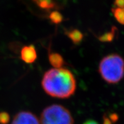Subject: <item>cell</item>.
<instances>
[{
    "label": "cell",
    "instance_id": "1",
    "mask_svg": "<svg viewBox=\"0 0 124 124\" xmlns=\"http://www.w3.org/2000/svg\"><path fill=\"white\" fill-rule=\"evenodd\" d=\"M42 86L49 96L65 99L74 94L76 81L69 70L64 68H52L44 74Z\"/></svg>",
    "mask_w": 124,
    "mask_h": 124
},
{
    "label": "cell",
    "instance_id": "2",
    "mask_svg": "<svg viewBox=\"0 0 124 124\" xmlns=\"http://www.w3.org/2000/svg\"><path fill=\"white\" fill-rule=\"evenodd\" d=\"M98 70L107 82L113 84L118 83L124 76V60L117 54L107 55L101 60Z\"/></svg>",
    "mask_w": 124,
    "mask_h": 124
},
{
    "label": "cell",
    "instance_id": "3",
    "mask_svg": "<svg viewBox=\"0 0 124 124\" xmlns=\"http://www.w3.org/2000/svg\"><path fill=\"white\" fill-rule=\"evenodd\" d=\"M41 124H74V119L68 109L60 105H52L43 110Z\"/></svg>",
    "mask_w": 124,
    "mask_h": 124
},
{
    "label": "cell",
    "instance_id": "4",
    "mask_svg": "<svg viewBox=\"0 0 124 124\" xmlns=\"http://www.w3.org/2000/svg\"><path fill=\"white\" fill-rule=\"evenodd\" d=\"M11 124H40V122L31 112L22 111L15 115Z\"/></svg>",
    "mask_w": 124,
    "mask_h": 124
},
{
    "label": "cell",
    "instance_id": "5",
    "mask_svg": "<svg viewBox=\"0 0 124 124\" xmlns=\"http://www.w3.org/2000/svg\"><path fill=\"white\" fill-rule=\"evenodd\" d=\"M20 57L25 63L28 64L35 62L37 58V53L34 46L30 44L23 46L21 50Z\"/></svg>",
    "mask_w": 124,
    "mask_h": 124
},
{
    "label": "cell",
    "instance_id": "6",
    "mask_svg": "<svg viewBox=\"0 0 124 124\" xmlns=\"http://www.w3.org/2000/svg\"><path fill=\"white\" fill-rule=\"evenodd\" d=\"M65 34L72 41V43L76 45L80 44L84 38L83 34L76 29L66 30L65 31Z\"/></svg>",
    "mask_w": 124,
    "mask_h": 124
},
{
    "label": "cell",
    "instance_id": "7",
    "mask_svg": "<svg viewBox=\"0 0 124 124\" xmlns=\"http://www.w3.org/2000/svg\"><path fill=\"white\" fill-rule=\"evenodd\" d=\"M49 61L55 68H59L64 65L65 61L61 55L57 53L51 52L49 54Z\"/></svg>",
    "mask_w": 124,
    "mask_h": 124
},
{
    "label": "cell",
    "instance_id": "8",
    "mask_svg": "<svg viewBox=\"0 0 124 124\" xmlns=\"http://www.w3.org/2000/svg\"><path fill=\"white\" fill-rule=\"evenodd\" d=\"M41 9L49 10L55 6V3L53 0H32Z\"/></svg>",
    "mask_w": 124,
    "mask_h": 124
},
{
    "label": "cell",
    "instance_id": "9",
    "mask_svg": "<svg viewBox=\"0 0 124 124\" xmlns=\"http://www.w3.org/2000/svg\"><path fill=\"white\" fill-rule=\"evenodd\" d=\"M116 29L115 27H113L110 31L103 34L100 36L98 37V39L103 42H112L115 37Z\"/></svg>",
    "mask_w": 124,
    "mask_h": 124
},
{
    "label": "cell",
    "instance_id": "10",
    "mask_svg": "<svg viewBox=\"0 0 124 124\" xmlns=\"http://www.w3.org/2000/svg\"><path fill=\"white\" fill-rule=\"evenodd\" d=\"M112 12L117 22L124 25V8L115 7L112 9Z\"/></svg>",
    "mask_w": 124,
    "mask_h": 124
},
{
    "label": "cell",
    "instance_id": "11",
    "mask_svg": "<svg viewBox=\"0 0 124 124\" xmlns=\"http://www.w3.org/2000/svg\"><path fill=\"white\" fill-rule=\"evenodd\" d=\"M49 19L52 23L54 24H57L61 23L63 20V17L61 13L57 11H53L50 13L49 16Z\"/></svg>",
    "mask_w": 124,
    "mask_h": 124
},
{
    "label": "cell",
    "instance_id": "12",
    "mask_svg": "<svg viewBox=\"0 0 124 124\" xmlns=\"http://www.w3.org/2000/svg\"><path fill=\"white\" fill-rule=\"evenodd\" d=\"M10 120L9 115L6 112H0V124H7Z\"/></svg>",
    "mask_w": 124,
    "mask_h": 124
},
{
    "label": "cell",
    "instance_id": "13",
    "mask_svg": "<svg viewBox=\"0 0 124 124\" xmlns=\"http://www.w3.org/2000/svg\"><path fill=\"white\" fill-rule=\"evenodd\" d=\"M114 4L116 8H124V0H115Z\"/></svg>",
    "mask_w": 124,
    "mask_h": 124
},
{
    "label": "cell",
    "instance_id": "14",
    "mask_svg": "<svg viewBox=\"0 0 124 124\" xmlns=\"http://www.w3.org/2000/svg\"><path fill=\"white\" fill-rule=\"evenodd\" d=\"M109 118H110V120L112 122V123L115 122H116L118 120V115H117L116 113H112L111 115H110Z\"/></svg>",
    "mask_w": 124,
    "mask_h": 124
},
{
    "label": "cell",
    "instance_id": "15",
    "mask_svg": "<svg viewBox=\"0 0 124 124\" xmlns=\"http://www.w3.org/2000/svg\"><path fill=\"white\" fill-rule=\"evenodd\" d=\"M103 124H112V122L110 120L108 117L105 115L103 117Z\"/></svg>",
    "mask_w": 124,
    "mask_h": 124
},
{
    "label": "cell",
    "instance_id": "16",
    "mask_svg": "<svg viewBox=\"0 0 124 124\" xmlns=\"http://www.w3.org/2000/svg\"><path fill=\"white\" fill-rule=\"evenodd\" d=\"M83 124H98V123L93 120H88L85 122Z\"/></svg>",
    "mask_w": 124,
    "mask_h": 124
}]
</instances>
